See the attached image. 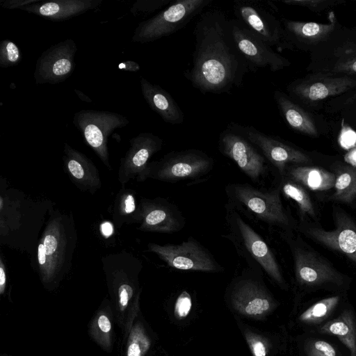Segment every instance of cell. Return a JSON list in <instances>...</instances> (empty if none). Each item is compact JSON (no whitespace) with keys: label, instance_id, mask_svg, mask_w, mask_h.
Wrapping results in <instances>:
<instances>
[{"label":"cell","instance_id":"18","mask_svg":"<svg viewBox=\"0 0 356 356\" xmlns=\"http://www.w3.org/2000/svg\"><path fill=\"white\" fill-rule=\"evenodd\" d=\"M236 19L270 47L281 44L284 31L280 23L267 8L256 1H235Z\"/></svg>","mask_w":356,"mask_h":356},{"label":"cell","instance_id":"15","mask_svg":"<svg viewBox=\"0 0 356 356\" xmlns=\"http://www.w3.org/2000/svg\"><path fill=\"white\" fill-rule=\"evenodd\" d=\"M232 33L239 52L248 63L250 70L268 67L272 72L288 65L289 62L271 47L250 31L241 22L230 19Z\"/></svg>","mask_w":356,"mask_h":356},{"label":"cell","instance_id":"13","mask_svg":"<svg viewBox=\"0 0 356 356\" xmlns=\"http://www.w3.org/2000/svg\"><path fill=\"white\" fill-rule=\"evenodd\" d=\"M249 268L236 277L229 289L230 302L238 312L251 318H261L275 307L270 293Z\"/></svg>","mask_w":356,"mask_h":356},{"label":"cell","instance_id":"42","mask_svg":"<svg viewBox=\"0 0 356 356\" xmlns=\"http://www.w3.org/2000/svg\"><path fill=\"white\" fill-rule=\"evenodd\" d=\"M7 283L6 266L2 256L0 257V295L3 296L6 292Z\"/></svg>","mask_w":356,"mask_h":356},{"label":"cell","instance_id":"44","mask_svg":"<svg viewBox=\"0 0 356 356\" xmlns=\"http://www.w3.org/2000/svg\"><path fill=\"white\" fill-rule=\"evenodd\" d=\"M100 231L104 236L108 237L113 234V225L108 221H105L101 224Z\"/></svg>","mask_w":356,"mask_h":356},{"label":"cell","instance_id":"2","mask_svg":"<svg viewBox=\"0 0 356 356\" xmlns=\"http://www.w3.org/2000/svg\"><path fill=\"white\" fill-rule=\"evenodd\" d=\"M48 200L36 199L8 188L1 178L0 195V242L10 248L34 254L38 235L54 209Z\"/></svg>","mask_w":356,"mask_h":356},{"label":"cell","instance_id":"41","mask_svg":"<svg viewBox=\"0 0 356 356\" xmlns=\"http://www.w3.org/2000/svg\"><path fill=\"white\" fill-rule=\"evenodd\" d=\"M38 0H10L1 3L2 7L9 9L19 8L31 5L37 2Z\"/></svg>","mask_w":356,"mask_h":356},{"label":"cell","instance_id":"16","mask_svg":"<svg viewBox=\"0 0 356 356\" xmlns=\"http://www.w3.org/2000/svg\"><path fill=\"white\" fill-rule=\"evenodd\" d=\"M237 126L246 138L261 152L269 164L277 170L280 177L284 176L289 165L309 161V157L303 152L275 136L267 135L252 126H241L238 124Z\"/></svg>","mask_w":356,"mask_h":356},{"label":"cell","instance_id":"40","mask_svg":"<svg viewBox=\"0 0 356 356\" xmlns=\"http://www.w3.org/2000/svg\"><path fill=\"white\" fill-rule=\"evenodd\" d=\"M340 143L344 147H350L356 143V133L351 129L344 127L341 133Z\"/></svg>","mask_w":356,"mask_h":356},{"label":"cell","instance_id":"5","mask_svg":"<svg viewBox=\"0 0 356 356\" xmlns=\"http://www.w3.org/2000/svg\"><path fill=\"white\" fill-rule=\"evenodd\" d=\"M226 233L222 237L234 245L248 267L264 273L281 287L286 286L281 268L270 245L231 204H225Z\"/></svg>","mask_w":356,"mask_h":356},{"label":"cell","instance_id":"21","mask_svg":"<svg viewBox=\"0 0 356 356\" xmlns=\"http://www.w3.org/2000/svg\"><path fill=\"white\" fill-rule=\"evenodd\" d=\"M347 302L346 293H334L312 302L297 312L296 322L306 334H314L317 328L336 316Z\"/></svg>","mask_w":356,"mask_h":356},{"label":"cell","instance_id":"8","mask_svg":"<svg viewBox=\"0 0 356 356\" xmlns=\"http://www.w3.org/2000/svg\"><path fill=\"white\" fill-rule=\"evenodd\" d=\"M213 165V159L200 149L172 151L159 161L149 162L138 181L153 179L176 183L197 179L208 175Z\"/></svg>","mask_w":356,"mask_h":356},{"label":"cell","instance_id":"29","mask_svg":"<svg viewBox=\"0 0 356 356\" xmlns=\"http://www.w3.org/2000/svg\"><path fill=\"white\" fill-rule=\"evenodd\" d=\"M111 213L118 228H121L124 224H138L140 206L136 201V192L122 186L115 196Z\"/></svg>","mask_w":356,"mask_h":356},{"label":"cell","instance_id":"32","mask_svg":"<svg viewBox=\"0 0 356 356\" xmlns=\"http://www.w3.org/2000/svg\"><path fill=\"white\" fill-rule=\"evenodd\" d=\"M284 35H291L302 40H317L327 35L334 29V24H323L316 22H302L284 20Z\"/></svg>","mask_w":356,"mask_h":356},{"label":"cell","instance_id":"12","mask_svg":"<svg viewBox=\"0 0 356 356\" xmlns=\"http://www.w3.org/2000/svg\"><path fill=\"white\" fill-rule=\"evenodd\" d=\"M147 250L156 254L169 267L176 270L206 273L223 270L222 266L209 250L191 236L180 244L149 243Z\"/></svg>","mask_w":356,"mask_h":356},{"label":"cell","instance_id":"36","mask_svg":"<svg viewBox=\"0 0 356 356\" xmlns=\"http://www.w3.org/2000/svg\"><path fill=\"white\" fill-rule=\"evenodd\" d=\"M22 56L18 46L8 39L0 43V67L7 68L18 65Z\"/></svg>","mask_w":356,"mask_h":356},{"label":"cell","instance_id":"30","mask_svg":"<svg viewBox=\"0 0 356 356\" xmlns=\"http://www.w3.org/2000/svg\"><path fill=\"white\" fill-rule=\"evenodd\" d=\"M274 97L284 118L292 129L310 136L318 135L312 120L301 108L282 92L275 91Z\"/></svg>","mask_w":356,"mask_h":356},{"label":"cell","instance_id":"28","mask_svg":"<svg viewBox=\"0 0 356 356\" xmlns=\"http://www.w3.org/2000/svg\"><path fill=\"white\" fill-rule=\"evenodd\" d=\"M352 85V81L346 79H325L312 83H300L293 85L291 92L311 101L323 99L345 91Z\"/></svg>","mask_w":356,"mask_h":356},{"label":"cell","instance_id":"43","mask_svg":"<svg viewBox=\"0 0 356 356\" xmlns=\"http://www.w3.org/2000/svg\"><path fill=\"white\" fill-rule=\"evenodd\" d=\"M118 69L128 72H136L140 70V67L138 63L134 60H125L118 64Z\"/></svg>","mask_w":356,"mask_h":356},{"label":"cell","instance_id":"34","mask_svg":"<svg viewBox=\"0 0 356 356\" xmlns=\"http://www.w3.org/2000/svg\"><path fill=\"white\" fill-rule=\"evenodd\" d=\"M336 176L333 198L344 203L356 199V169L346 167Z\"/></svg>","mask_w":356,"mask_h":356},{"label":"cell","instance_id":"17","mask_svg":"<svg viewBox=\"0 0 356 356\" xmlns=\"http://www.w3.org/2000/svg\"><path fill=\"white\" fill-rule=\"evenodd\" d=\"M139 206L138 229L142 232L172 234L181 231L186 225V218L179 208L165 198L141 197Z\"/></svg>","mask_w":356,"mask_h":356},{"label":"cell","instance_id":"39","mask_svg":"<svg viewBox=\"0 0 356 356\" xmlns=\"http://www.w3.org/2000/svg\"><path fill=\"white\" fill-rule=\"evenodd\" d=\"M192 300L187 291H183L178 296L175 305V315L179 319L186 318L191 312Z\"/></svg>","mask_w":356,"mask_h":356},{"label":"cell","instance_id":"22","mask_svg":"<svg viewBox=\"0 0 356 356\" xmlns=\"http://www.w3.org/2000/svg\"><path fill=\"white\" fill-rule=\"evenodd\" d=\"M335 223L333 230L314 228L308 233L317 241L345 254L356 263V225L341 213L336 214Z\"/></svg>","mask_w":356,"mask_h":356},{"label":"cell","instance_id":"31","mask_svg":"<svg viewBox=\"0 0 356 356\" xmlns=\"http://www.w3.org/2000/svg\"><path fill=\"white\" fill-rule=\"evenodd\" d=\"M124 343V356H145L149 350L152 339L140 312L136 318Z\"/></svg>","mask_w":356,"mask_h":356},{"label":"cell","instance_id":"14","mask_svg":"<svg viewBox=\"0 0 356 356\" xmlns=\"http://www.w3.org/2000/svg\"><path fill=\"white\" fill-rule=\"evenodd\" d=\"M77 46L65 39L44 51L37 60L33 78L36 84H57L65 81L75 68Z\"/></svg>","mask_w":356,"mask_h":356},{"label":"cell","instance_id":"38","mask_svg":"<svg viewBox=\"0 0 356 356\" xmlns=\"http://www.w3.org/2000/svg\"><path fill=\"white\" fill-rule=\"evenodd\" d=\"M245 336L253 356H268L269 346L264 338L248 330Z\"/></svg>","mask_w":356,"mask_h":356},{"label":"cell","instance_id":"1","mask_svg":"<svg viewBox=\"0 0 356 356\" xmlns=\"http://www.w3.org/2000/svg\"><path fill=\"white\" fill-rule=\"evenodd\" d=\"M192 66L185 78L202 93H229L250 70L234 42L230 19L220 10L202 13L193 30Z\"/></svg>","mask_w":356,"mask_h":356},{"label":"cell","instance_id":"37","mask_svg":"<svg viewBox=\"0 0 356 356\" xmlns=\"http://www.w3.org/2000/svg\"><path fill=\"white\" fill-rule=\"evenodd\" d=\"M171 0H137L131 7L130 12L135 17L147 16L166 6Z\"/></svg>","mask_w":356,"mask_h":356},{"label":"cell","instance_id":"23","mask_svg":"<svg viewBox=\"0 0 356 356\" xmlns=\"http://www.w3.org/2000/svg\"><path fill=\"white\" fill-rule=\"evenodd\" d=\"M102 3V0H38L21 10L51 21L61 22L95 9Z\"/></svg>","mask_w":356,"mask_h":356},{"label":"cell","instance_id":"10","mask_svg":"<svg viewBox=\"0 0 356 356\" xmlns=\"http://www.w3.org/2000/svg\"><path fill=\"white\" fill-rule=\"evenodd\" d=\"M72 123L81 132L87 145L111 170L108 149V136L114 130L127 126L129 120L115 112L83 109L74 113Z\"/></svg>","mask_w":356,"mask_h":356},{"label":"cell","instance_id":"9","mask_svg":"<svg viewBox=\"0 0 356 356\" xmlns=\"http://www.w3.org/2000/svg\"><path fill=\"white\" fill-rule=\"evenodd\" d=\"M213 0H178L136 26L132 41L145 44L169 36L183 29Z\"/></svg>","mask_w":356,"mask_h":356},{"label":"cell","instance_id":"27","mask_svg":"<svg viewBox=\"0 0 356 356\" xmlns=\"http://www.w3.org/2000/svg\"><path fill=\"white\" fill-rule=\"evenodd\" d=\"M284 176L311 190L320 191L334 187L336 179L333 173L325 169L298 165L287 167Z\"/></svg>","mask_w":356,"mask_h":356},{"label":"cell","instance_id":"46","mask_svg":"<svg viewBox=\"0 0 356 356\" xmlns=\"http://www.w3.org/2000/svg\"><path fill=\"white\" fill-rule=\"evenodd\" d=\"M350 67L353 71L356 72V60L351 64Z\"/></svg>","mask_w":356,"mask_h":356},{"label":"cell","instance_id":"4","mask_svg":"<svg viewBox=\"0 0 356 356\" xmlns=\"http://www.w3.org/2000/svg\"><path fill=\"white\" fill-rule=\"evenodd\" d=\"M115 322L120 330L122 342L126 340L133 323L140 312L141 288L139 275L141 261L131 252L111 253L102 259Z\"/></svg>","mask_w":356,"mask_h":356},{"label":"cell","instance_id":"3","mask_svg":"<svg viewBox=\"0 0 356 356\" xmlns=\"http://www.w3.org/2000/svg\"><path fill=\"white\" fill-rule=\"evenodd\" d=\"M77 239L72 212L53 209L40 238L33 264L47 291L56 290L70 271Z\"/></svg>","mask_w":356,"mask_h":356},{"label":"cell","instance_id":"45","mask_svg":"<svg viewBox=\"0 0 356 356\" xmlns=\"http://www.w3.org/2000/svg\"><path fill=\"white\" fill-rule=\"evenodd\" d=\"M74 91L76 92V93L77 94L78 97L82 100V101H84V102H91L92 100L91 99H90L87 95H84L83 92H81V91L79 90H77L76 89H74Z\"/></svg>","mask_w":356,"mask_h":356},{"label":"cell","instance_id":"19","mask_svg":"<svg viewBox=\"0 0 356 356\" xmlns=\"http://www.w3.org/2000/svg\"><path fill=\"white\" fill-rule=\"evenodd\" d=\"M130 147L120 159L118 179L125 186L131 179H140L152 156L161 150L163 140L149 132H143L129 140Z\"/></svg>","mask_w":356,"mask_h":356},{"label":"cell","instance_id":"11","mask_svg":"<svg viewBox=\"0 0 356 356\" xmlns=\"http://www.w3.org/2000/svg\"><path fill=\"white\" fill-rule=\"evenodd\" d=\"M219 151L231 159L252 181L261 184L269 172L270 164L261 152L232 123L220 134Z\"/></svg>","mask_w":356,"mask_h":356},{"label":"cell","instance_id":"6","mask_svg":"<svg viewBox=\"0 0 356 356\" xmlns=\"http://www.w3.org/2000/svg\"><path fill=\"white\" fill-rule=\"evenodd\" d=\"M280 186L261 189L248 183H229L225 186L227 202L243 216L271 227L288 231L293 220L284 207Z\"/></svg>","mask_w":356,"mask_h":356},{"label":"cell","instance_id":"35","mask_svg":"<svg viewBox=\"0 0 356 356\" xmlns=\"http://www.w3.org/2000/svg\"><path fill=\"white\" fill-rule=\"evenodd\" d=\"M301 356H343L339 348L324 339L306 334L300 343Z\"/></svg>","mask_w":356,"mask_h":356},{"label":"cell","instance_id":"20","mask_svg":"<svg viewBox=\"0 0 356 356\" xmlns=\"http://www.w3.org/2000/svg\"><path fill=\"white\" fill-rule=\"evenodd\" d=\"M63 161L69 178L80 191L95 194L102 187L98 169L91 159L66 143Z\"/></svg>","mask_w":356,"mask_h":356},{"label":"cell","instance_id":"25","mask_svg":"<svg viewBox=\"0 0 356 356\" xmlns=\"http://www.w3.org/2000/svg\"><path fill=\"white\" fill-rule=\"evenodd\" d=\"M313 334L336 337L349 352L356 356V311L348 302L339 313L316 330Z\"/></svg>","mask_w":356,"mask_h":356},{"label":"cell","instance_id":"26","mask_svg":"<svg viewBox=\"0 0 356 356\" xmlns=\"http://www.w3.org/2000/svg\"><path fill=\"white\" fill-rule=\"evenodd\" d=\"M113 323L115 322L113 306L106 297L90 319L88 333L91 340L108 353L113 350Z\"/></svg>","mask_w":356,"mask_h":356},{"label":"cell","instance_id":"47","mask_svg":"<svg viewBox=\"0 0 356 356\" xmlns=\"http://www.w3.org/2000/svg\"><path fill=\"white\" fill-rule=\"evenodd\" d=\"M1 356H12V355H8L7 353H3V354L1 355Z\"/></svg>","mask_w":356,"mask_h":356},{"label":"cell","instance_id":"7","mask_svg":"<svg viewBox=\"0 0 356 356\" xmlns=\"http://www.w3.org/2000/svg\"><path fill=\"white\" fill-rule=\"evenodd\" d=\"M291 250L295 279L301 295L318 290H328L335 293H346L350 279L337 270L316 253L298 246L286 234H282Z\"/></svg>","mask_w":356,"mask_h":356},{"label":"cell","instance_id":"33","mask_svg":"<svg viewBox=\"0 0 356 356\" xmlns=\"http://www.w3.org/2000/svg\"><path fill=\"white\" fill-rule=\"evenodd\" d=\"M280 177V184L278 186L282 193L296 202L302 215L314 217L316 214L313 203L303 187L285 176Z\"/></svg>","mask_w":356,"mask_h":356},{"label":"cell","instance_id":"24","mask_svg":"<svg viewBox=\"0 0 356 356\" xmlns=\"http://www.w3.org/2000/svg\"><path fill=\"white\" fill-rule=\"evenodd\" d=\"M141 92L150 108L171 124H179L184 120V113L172 97L165 89L141 77Z\"/></svg>","mask_w":356,"mask_h":356}]
</instances>
